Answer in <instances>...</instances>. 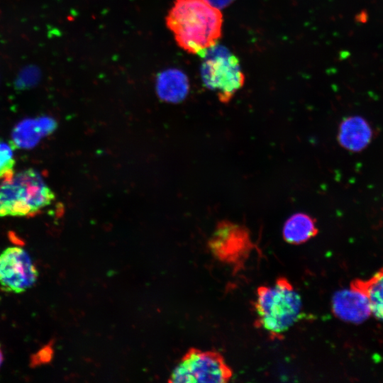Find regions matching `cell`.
Returning <instances> with one entry per match:
<instances>
[{
  "label": "cell",
  "instance_id": "2",
  "mask_svg": "<svg viewBox=\"0 0 383 383\" xmlns=\"http://www.w3.org/2000/svg\"><path fill=\"white\" fill-rule=\"evenodd\" d=\"M254 306L256 326L272 340L281 339L302 315L301 297L284 277H278L273 286H260Z\"/></svg>",
  "mask_w": 383,
  "mask_h": 383
},
{
  "label": "cell",
  "instance_id": "4",
  "mask_svg": "<svg viewBox=\"0 0 383 383\" xmlns=\"http://www.w3.org/2000/svg\"><path fill=\"white\" fill-rule=\"evenodd\" d=\"M200 55L204 59L201 76L204 85L216 91L221 102L228 103L245 83L238 58L226 47L216 44Z\"/></svg>",
  "mask_w": 383,
  "mask_h": 383
},
{
  "label": "cell",
  "instance_id": "12",
  "mask_svg": "<svg viewBox=\"0 0 383 383\" xmlns=\"http://www.w3.org/2000/svg\"><path fill=\"white\" fill-rule=\"evenodd\" d=\"M318 233L316 220L304 213L292 215L284 223L282 236L285 242L300 245L314 238Z\"/></svg>",
  "mask_w": 383,
  "mask_h": 383
},
{
  "label": "cell",
  "instance_id": "8",
  "mask_svg": "<svg viewBox=\"0 0 383 383\" xmlns=\"http://www.w3.org/2000/svg\"><path fill=\"white\" fill-rule=\"evenodd\" d=\"M331 310L339 319L353 323H360L371 315L368 299L359 289L350 285L333 294Z\"/></svg>",
  "mask_w": 383,
  "mask_h": 383
},
{
  "label": "cell",
  "instance_id": "10",
  "mask_svg": "<svg viewBox=\"0 0 383 383\" xmlns=\"http://www.w3.org/2000/svg\"><path fill=\"white\" fill-rule=\"evenodd\" d=\"M156 89L160 99L170 102L180 101L188 94V78L178 69L164 70L157 76Z\"/></svg>",
  "mask_w": 383,
  "mask_h": 383
},
{
  "label": "cell",
  "instance_id": "6",
  "mask_svg": "<svg viewBox=\"0 0 383 383\" xmlns=\"http://www.w3.org/2000/svg\"><path fill=\"white\" fill-rule=\"evenodd\" d=\"M208 247L216 260L238 268L248 258L255 244L245 226L223 220L217 223Z\"/></svg>",
  "mask_w": 383,
  "mask_h": 383
},
{
  "label": "cell",
  "instance_id": "15",
  "mask_svg": "<svg viewBox=\"0 0 383 383\" xmlns=\"http://www.w3.org/2000/svg\"><path fill=\"white\" fill-rule=\"evenodd\" d=\"M212 6L222 9L231 5L235 0H205Z\"/></svg>",
  "mask_w": 383,
  "mask_h": 383
},
{
  "label": "cell",
  "instance_id": "7",
  "mask_svg": "<svg viewBox=\"0 0 383 383\" xmlns=\"http://www.w3.org/2000/svg\"><path fill=\"white\" fill-rule=\"evenodd\" d=\"M39 272L29 253L19 246H10L0 253V287L14 294L23 293L37 282Z\"/></svg>",
  "mask_w": 383,
  "mask_h": 383
},
{
  "label": "cell",
  "instance_id": "11",
  "mask_svg": "<svg viewBox=\"0 0 383 383\" xmlns=\"http://www.w3.org/2000/svg\"><path fill=\"white\" fill-rule=\"evenodd\" d=\"M370 137L369 126L360 117H348L340 125L338 140L340 145L348 150L358 151L362 149Z\"/></svg>",
  "mask_w": 383,
  "mask_h": 383
},
{
  "label": "cell",
  "instance_id": "3",
  "mask_svg": "<svg viewBox=\"0 0 383 383\" xmlns=\"http://www.w3.org/2000/svg\"><path fill=\"white\" fill-rule=\"evenodd\" d=\"M55 194L33 168L14 174L0 184V216H28L50 205Z\"/></svg>",
  "mask_w": 383,
  "mask_h": 383
},
{
  "label": "cell",
  "instance_id": "14",
  "mask_svg": "<svg viewBox=\"0 0 383 383\" xmlns=\"http://www.w3.org/2000/svg\"><path fill=\"white\" fill-rule=\"evenodd\" d=\"M15 149L11 141L6 142L0 139V179L3 181L10 180L15 174Z\"/></svg>",
  "mask_w": 383,
  "mask_h": 383
},
{
  "label": "cell",
  "instance_id": "5",
  "mask_svg": "<svg viewBox=\"0 0 383 383\" xmlns=\"http://www.w3.org/2000/svg\"><path fill=\"white\" fill-rule=\"evenodd\" d=\"M232 376V369L220 353L192 348L174 367L168 382L226 383Z\"/></svg>",
  "mask_w": 383,
  "mask_h": 383
},
{
  "label": "cell",
  "instance_id": "13",
  "mask_svg": "<svg viewBox=\"0 0 383 383\" xmlns=\"http://www.w3.org/2000/svg\"><path fill=\"white\" fill-rule=\"evenodd\" d=\"M350 286L365 294L372 314L383 321V267L367 279L352 281Z\"/></svg>",
  "mask_w": 383,
  "mask_h": 383
},
{
  "label": "cell",
  "instance_id": "9",
  "mask_svg": "<svg viewBox=\"0 0 383 383\" xmlns=\"http://www.w3.org/2000/svg\"><path fill=\"white\" fill-rule=\"evenodd\" d=\"M56 128L57 121L50 116L25 118L13 127L11 142L16 148L32 149L42 138L52 134Z\"/></svg>",
  "mask_w": 383,
  "mask_h": 383
},
{
  "label": "cell",
  "instance_id": "1",
  "mask_svg": "<svg viewBox=\"0 0 383 383\" xmlns=\"http://www.w3.org/2000/svg\"><path fill=\"white\" fill-rule=\"evenodd\" d=\"M166 23L181 48L200 55L221 38L223 16L205 0H176Z\"/></svg>",
  "mask_w": 383,
  "mask_h": 383
},
{
  "label": "cell",
  "instance_id": "16",
  "mask_svg": "<svg viewBox=\"0 0 383 383\" xmlns=\"http://www.w3.org/2000/svg\"><path fill=\"white\" fill-rule=\"evenodd\" d=\"M3 361H4V354H3L1 345H0V367L2 365Z\"/></svg>",
  "mask_w": 383,
  "mask_h": 383
}]
</instances>
